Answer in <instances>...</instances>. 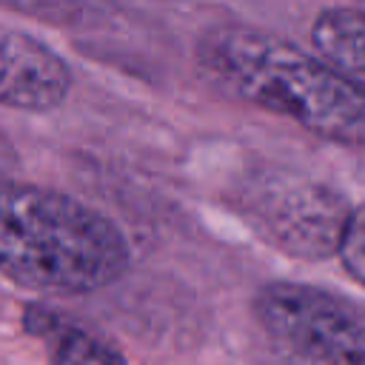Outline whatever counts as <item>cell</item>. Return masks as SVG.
I'll list each match as a JSON object with an SVG mask.
<instances>
[{"mask_svg": "<svg viewBox=\"0 0 365 365\" xmlns=\"http://www.w3.org/2000/svg\"><path fill=\"white\" fill-rule=\"evenodd\" d=\"M131 265L123 228L48 185L0 180V277L37 294H91Z\"/></svg>", "mask_w": 365, "mask_h": 365, "instance_id": "6da1fadb", "label": "cell"}, {"mask_svg": "<svg viewBox=\"0 0 365 365\" xmlns=\"http://www.w3.org/2000/svg\"><path fill=\"white\" fill-rule=\"evenodd\" d=\"M197 63L245 103L282 114L325 140L365 145V88L291 40L222 23L200 34Z\"/></svg>", "mask_w": 365, "mask_h": 365, "instance_id": "7a4b0ae2", "label": "cell"}, {"mask_svg": "<svg viewBox=\"0 0 365 365\" xmlns=\"http://www.w3.org/2000/svg\"><path fill=\"white\" fill-rule=\"evenodd\" d=\"M257 322L282 365H365V305L308 282H268Z\"/></svg>", "mask_w": 365, "mask_h": 365, "instance_id": "3957f363", "label": "cell"}, {"mask_svg": "<svg viewBox=\"0 0 365 365\" xmlns=\"http://www.w3.org/2000/svg\"><path fill=\"white\" fill-rule=\"evenodd\" d=\"M240 202L248 222L271 245L302 259L336 254L351 217V208L334 188L294 177L259 180Z\"/></svg>", "mask_w": 365, "mask_h": 365, "instance_id": "277c9868", "label": "cell"}, {"mask_svg": "<svg viewBox=\"0 0 365 365\" xmlns=\"http://www.w3.org/2000/svg\"><path fill=\"white\" fill-rule=\"evenodd\" d=\"M71 66L40 37L0 23V106L46 114L68 100Z\"/></svg>", "mask_w": 365, "mask_h": 365, "instance_id": "5b68a950", "label": "cell"}, {"mask_svg": "<svg viewBox=\"0 0 365 365\" xmlns=\"http://www.w3.org/2000/svg\"><path fill=\"white\" fill-rule=\"evenodd\" d=\"M23 328L34 336L54 365H128L114 342L88 328L86 322L46 305L29 302L23 311Z\"/></svg>", "mask_w": 365, "mask_h": 365, "instance_id": "8992f818", "label": "cell"}, {"mask_svg": "<svg viewBox=\"0 0 365 365\" xmlns=\"http://www.w3.org/2000/svg\"><path fill=\"white\" fill-rule=\"evenodd\" d=\"M322 60L365 88V14L359 9H325L311 26Z\"/></svg>", "mask_w": 365, "mask_h": 365, "instance_id": "52a82bcc", "label": "cell"}, {"mask_svg": "<svg viewBox=\"0 0 365 365\" xmlns=\"http://www.w3.org/2000/svg\"><path fill=\"white\" fill-rule=\"evenodd\" d=\"M336 257L342 259L345 271L359 285H365V202L351 208V217H348V225H345Z\"/></svg>", "mask_w": 365, "mask_h": 365, "instance_id": "ba28073f", "label": "cell"}, {"mask_svg": "<svg viewBox=\"0 0 365 365\" xmlns=\"http://www.w3.org/2000/svg\"><path fill=\"white\" fill-rule=\"evenodd\" d=\"M20 165V157H17V148L14 143L9 140V134L0 128V180H9Z\"/></svg>", "mask_w": 365, "mask_h": 365, "instance_id": "9c48e42d", "label": "cell"}, {"mask_svg": "<svg viewBox=\"0 0 365 365\" xmlns=\"http://www.w3.org/2000/svg\"><path fill=\"white\" fill-rule=\"evenodd\" d=\"M356 9H359V11L365 14V0H359V6H356Z\"/></svg>", "mask_w": 365, "mask_h": 365, "instance_id": "30bf717a", "label": "cell"}]
</instances>
